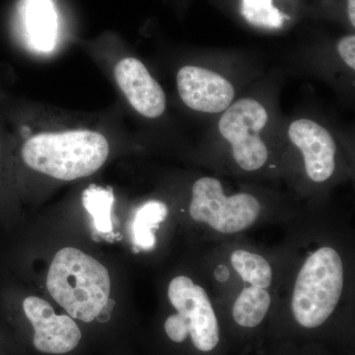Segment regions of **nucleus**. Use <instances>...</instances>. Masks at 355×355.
<instances>
[{"label":"nucleus","mask_w":355,"mask_h":355,"mask_svg":"<svg viewBox=\"0 0 355 355\" xmlns=\"http://www.w3.org/2000/svg\"><path fill=\"white\" fill-rule=\"evenodd\" d=\"M347 18L352 28L355 27V0H347Z\"/></svg>","instance_id":"18"},{"label":"nucleus","mask_w":355,"mask_h":355,"mask_svg":"<svg viewBox=\"0 0 355 355\" xmlns=\"http://www.w3.org/2000/svg\"><path fill=\"white\" fill-rule=\"evenodd\" d=\"M114 202V196L111 188H103L93 184L83 191L84 209L92 216L95 230L99 234H111L113 232L112 209Z\"/></svg>","instance_id":"14"},{"label":"nucleus","mask_w":355,"mask_h":355,"mask_svg":"<svg viewBox=\"0 0 355 355\" xmlns=\"http://www.w3.org/2000/svg\"><path fill=\"white\" fill-rule=\"evenodd\" d=\"M18 20L30 44L48 53L55 48L60 31V14L53 0H20Z\"/></svg>","instance_id":"11"},{"label":"nucleus","mask_w":355,"mask_h":355,"mask_svg":"<svg viewBox=\"0 0 355 355\" xmlns=\"http://www.w3.org/2000/svg\"><path fill=\"white\" fill-rule=\"evenodd\" d=\"M241 13L250 24L266 29H279L286 18L273 0H241Z\"/></svg>","instance_id":"16"},{"label":"nucleus","mask_w":355,"mask_h":355,"mask_svg":"<svg viewBox=\"0 0 355 355\" xmlns=\"http://www.w3.org/2000/svg\"><path fill=\"white\" fill-rule=\"evenodd\" d=\"M288 137L302 153L308 177L316 183L330 179L336 169V146L331 132L309 119L294 121Z\"/></svg>","instance_id":"9"},{"label":"nucleus","mask_w":355,"mask_h":355,"mask_svg":"<svg viewBox=\"0 0 355 355\" xmlns=\"http://www.w3.org/2000/svg\"><path fill=\"white\" fill-rule=\"evenodd\" d=\"M114 77L128 103L146 118H158L166 110V95L146 65L135 58H125L114 67Z\"/></svg>","instance_id":"10"},{"label":"nucleus","mask_w":355,"mask_h":355,"mask_svg":"<svg viewBox=\"0 0 355 355\" xmlns=\"http://www.w3.org/2000/svg\"><path fill=\"white\" fill-rule=\"evenodd\" d=\"M168 297L177 314L168 317L165 331L174 343H183L189 336L196 349L209 352L219 343V327L209 295L189 277H175L170 282Z\"/></svg>","instance_id":"4"},{"label":"nucleus","mask_w":355,"mask_h":355,"mask_svg":"<svg viewBox=\"0 0 355 355\" xmlns=\"http://www.w3.org/2000/svg\"><path fill=\"white\" fill-rule=\"evenodd\" d=\"M110 153L108 140L94 130L39 133L21 149L28 167L62 181H73L97 172Z\"/></svg>","instance_id":"1"},{"label":"nucleus","mask_w":355,"mask_h":355,"mask_svg":"<svg viewBox=\"0 0 355 355\" xmlns=\"http://www.w3.org/2000/svg\"><path fill=\"white\" fill-rule=\"evenodd\" d=\"M268 121L265 107L252 98L232 103L219 120V132L230 144L236 163L245 171H257L268 160V147L261 137Z\"/></svg>","instance_id":"6"},{"label":"nucleus","mask_w":355,"mask_h":355,"mask_svg":"<svg viewBox=\"0 0 355 355\" xmlns=\"http://www.w3.org/2000/svg\"><path fill=\"white\" fill-rule=\"evenodd\" d=\"M343 288V266L336 250L324 247L311 254L298 273L292 312L307 329L323 324L338 304Z\"/></svg>","instance_id":"3"},{"label":"nucleus","mask_w":355,"mask_h":355,"mask_svg":"<svg viewBox=\"0 0 355 355\" xmlns=\"http://www.w3.org/2000/svg\"><path fill=\"white\" fill-rule=\"evenodd\" d=\"M338 55L349 69H355V36L347 35L338 42Z\"/></svg>","instance_id":"17"},{"label":"nucleus","mask_w":355,"mask_h":355,"mask_svg":"<svg viewBox=\"0 0 355 355\" xmlns=\"http://www.w3.org/2000/svg\"><path fill=\"white\" fill-rule=\"evenodd\" d=\"M23 310L32 324L34 347L39 352L64 354L76 349L83 338L80 329L71 317L57 315L50 303L30 296L23 301Z\"/></svg>","instance_id":"7"},{"label":"nucleus","mask_w":355,"mask_h":355,"mask_svg":"<svg viewBox=\"0 0 355 355\" xmlns=\"http://www.w3.org/2000/svg\"><path fill=\"white\" fill-rule=\"evenodd\" d=\"M231 263L242 279L251 286L266 289L272 284V268L260 254L237 250L231 254Z\"/></svg>","instance_id":"15"},{"label":"nucleus","mask_w":355,"mask_h":355,"mask_svg":"<svg viewBox=\"0 0 355 355\" xmlns=\"http://www.w3.org/2000/svg\"><path fill=\"white\" fill-rule=\"evenodd\" d=\"M177 87L184 104L200 113H221L235 97V89L225 77L196 65H186L179 70Z\"/></svg>","instance_id":"8"},{"label":"nucleus","mask_w":355,"mask_h":355,"mask_svg":"<svg viewBox=\"0 0 355 355\" xmlns=\"http://www.w3.org/2000/svg\"><path fill=\"white\" fill-rule=\"evenodd\" d=\"M46 287L70 317L91 323L109 301L111 279L101 263L80 250L67 247L51 261Z\"/></svg>","instance_id":"2"},{"label":"nucleus","mask_w":355,"mask_h":355,"mask_svg":"<svg viewBox=\"0 0 355 355\" xmlns=\"http://www.w3.org/2000/svg\"><path fill=\"white\" fill-rule=\"evenodd\" d=\"M272 299L266 289L250 286L243 289L233 306V319L244 328H254L265 319Z\"/></svg>","instance_id":"12"},{"label":"nucleus","mask_w":355,"mask_h":355,"mask_svg":"<svg viewBox=\"0 0 355 355\" xmlns=\"http://www.w3.org/2000/svg\"><path fill=\"white\" fill-rule=\"evenodd\" d=\"M190 216L224 234L246 230L258 219L261 205L254 196L224 195L220 181L211 177L198 180L191 190Z\"/></svg>","instance_id":"5"},{"label":"nucleus","mask_w":355,"mask_h":355,"mask_svg":"<svg viewBox=\"0 0 355 355\" xmlns=\"http://www.w3.org/2000/svg\"><path fill=\"white\" fill-rule=\"evenodd\" d=\"M168 209L165 203L150 200L139 207L132 223L133 243L144 251H150L156 244L155 233L159 224L167 217Z\"/></svg>","instance_id":"13"}]
</instances>
